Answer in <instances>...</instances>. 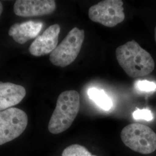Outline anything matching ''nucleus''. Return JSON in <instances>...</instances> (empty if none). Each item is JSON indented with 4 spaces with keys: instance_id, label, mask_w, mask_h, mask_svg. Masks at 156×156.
I'll return each instance as SVG.
<instances>
[{
    "instance_id": "obj_1",
    "label": "nucleus",
    "mask_w": 156,
    "mask_h": 156,
    "mask_svg": "<svg viewBox=\"0 0 156 156\" xmlns=\"http://www.w3.org/2000/svg\"><path fill=\"white\" fill-rule=\"evenodd\" d=\"M117 62L131 78L145 76L154 69V62L150 53L132 40L116 49Z\"/></svg>"
},
{
    "instance_id": "obj_2",
    "label": "nucleus",
    "mask_w": 156,
    "mask_h": 156,
    "mask_svg": "<svg viewBox=\"0 0 156 156\" xmlns=\"http://www.w3.org/2000/svg\"><path fill=\"white\" fill-rule=\"evenodd\" d=\"M80 108V95L76 90L64 91L59 95L50 117L48 129L53 134L66 131L76 119Z\"/></svg>"
},
{
    "instance_id": "obj_3",
    "label": "nucleus",
    "mask_w": 156,
    "mask_h": 156,
    "mask_svg": "<svg viewBox=\"0 0 156 156\" xmlns=\"http://www.w3.org/2000/svg\"><path fill=\"white\" fill-rule=\"evenodd\" d=\"M120 136L124 144L136 152L149 154L156 150V134L144 124H128L123 128Z\"/></svg>"
},
{
    "instance_id": "obj_4",
    "label": "nucleus",
    "mask_w": 156,
    "mask_h": 156,
    "mask_svg": "<svg viewBox=\"0 0 156 156\" xmlns=\"http://www.w3.org/2000/svg\"><path fill=\"white\" fill-rule=\"evenodd\" d=\"M84 39V31L73 28L66 38L50 53V62L57 67H66L72 64L81 50Z\"/></svg>"
},
{
    "instance_id": "obj_5",
    "label": "nucleus",
    "mask_w": 156,
    "mask_h": 156,
    "mask_svg": "<svg viewBox=\"0 0 156 156\" xmlns=\"http://www.w3.org/2000/svg\"><path fill=\"white\" fill-rule=\"evenodd\" d=\"M27 124V115L20 109L11 108L0 111V145L19 137Z\"/></svg>"
},
{
    "instance_id": "obj_6",
    "label": "nucleus",
    "mask_w": 156,
    "mask_h": 156,
    "mask_svg": "<svg viewBox=\"0 0 156 156\" xmlns=\"http://www.w3.org/2000/svg\"><path fill=\"white\" fill-rule=\"evenodd\" d=\"M90 19L107 27H113L123 22L125 19L123 1L121 0H105L89 10Z\"/></svg>"
},
{
    "instance_id": "obj_7",
    "label": "nucleus",
    "mask_w": 156,
    "mask_h": 156,
    "mask_svg": "<svg viewBox=\"0 0 156 156\" xmlns=\"http://www.w3.org/2000/svg\"><path fill=\"white\" fill-rule=\"evenodd\" d=\"M56 9V2L53 0H17L13 6L15 15L22 17L50 15Z\"/></svg>"
},
{
    "instance_id": "obj_8",
    "label": "nucleus",
    "mask_w": 156,
    "mask_h": 156,
    "mask_svg": "<svg viewBox=\"0 0 156 156\" xmlns=\"http://www.w3.org/2000/svg\"><path fill=\"white\" fill-rule=\"evenodd\" d=\"M60 30V26L58 24H53L42 35H38L29 48L31 55L40 57L51 53L57 46Z\"/></svg>"
},
{
    "instance_id": "obj_9",
    "label": "nucleus",
    "mask_w": 156,
    "mask_h": 156,
    "mask_svg": "<svg viewBox=\"0 0 156 156\" xmlns=\"http://www.w3.org/2000/svg\"><path fill=\"white\" fill-rule=\"evenodd\" d=\"M26 94V90L21 85L0 82V111L16 105Z\"/></svg>"
},
{
    "instance_id": "obj_10",
    "label": "nucleus",
    "mask_w": 156,
    "mask_h": 156,
    "mask_svg": "<svg viewBox=\"0 0 156 156\" xmlns=\"http://www.w3.org/2000/svg\"><path fill=\"white\" fill-rule=\"evenodd\" d=\"M42 27L43 23L30 20L12 25L8 34L15 41L24 44L28 40L36 38Z\"/></svg>"
},
{
    "instance_id": "obj_11",
    "label": "nucleus",
    "mask_w": 156,
    "mask_h": 156,
    "mask_svg": "<svg viewBox=\"0 0 156 156\" xmlns=\"http://www.w3.org/2000/svg\"><path fill=\"white\" fill-rule=\"evenodd\" d=\"M90 98L105 111H109L113 106L111 99L105 94L104 91L96 88L90 89L88 91Z\"/></svg>"
},
{
    "instance_id": "obj_12",
    "label": "nucleus",
    "mask_w": 156,
    "mask_h": 156,
    "mask_svg": "<svg viewBox=\"0 0 156 156\" xmlns=\"http://www.w3.org/2000/svg\"><path fill=\"white\" fill-rule=\"evenodd\" d=\"M62 156H97L92 154L84 146L78 144L70 145L66 147Z\"/></svg>"
},
{
    "instance_id": "obj_13",
    "label": "nucleus",
    "mask_w": 156,
    "mask_h": 156,
    "mask_svg": "<svg viewBox=\"0 0 156 156\" xmlns=\"http://www.w3.org/2000/svg\"><path fill=\"white\" fill-rule=\"evenodd\" d=\"M135 87L137 90L141 92H154L156 90V83L146 80H140L135 82Z\"/></svg>"
},
{
    "instance_id": "obj_14",
    "label": "nucleus",
    "mask_w": 156,
    "mask_h": 156,
    "mask_svg": "<svg viewBox=\"0 0 156 156\" xmlns=\"http://www.w3.org/2000/svg\"><path fill=\"white\" fill-rule=\"evenodd\" d=\"M133 116L135 120H144L149 122L153 119V116L151 112L147 109H136L134 112Z\"/></svg>"
},
{
    "instance_id": "obj_15",
    "label": "nucleus",
    "mask_w": 156,
    "mask_h": 156,
    "mask_svg": "<svg viewBox=\"0 0 156 156\" xmlns=\"http://www.w3.org/2000/svg\"><path fill=\"white\" fill-rule=\"evenodd\" d=\"M2 11H3V6H2L1 2L0 1V15L2 14Z\"/></svg>"
},
{
    "instance_id": "obj_16",
    "label": "nucleus",
    "mask_w": 156,
    "mask_h": 156,
    "mask_svg": "<svg viewBox=\"0 0 156 156\" xmlns=\"http://www.w3.org/2000/svg\"><path fill=\"white\" fill-rule=\"evenodd\" d=\"M154 38H155V41H156V26L154 29Z\"/></svg>"
}]
</instances>
